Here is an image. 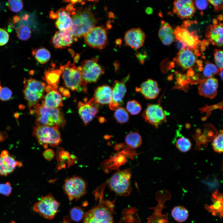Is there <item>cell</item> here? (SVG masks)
I'll list each match as a JSON object with an SVG mask.
<instances>
[{
  "label": "cell",
  "mask_w": 223,
  "mask_h": 223,
  "mask_svg": "<svg viewBox=\"0 0 223 223\" xmlns=\"http://www.w3.org/2000/svg\"><path fill=\"white\" fill-rule=\"evenodd\" d=\"M7 136V133L5 132H0V142L5 139Z\"/></svg>",
  "instance_id": "816d5d0a"
},
{
  "label": "cell",
  "mask_w": 223,
  "mask_h": 223,
  "mask_svg": "<svg viewBox=\"0 0 223 223\" xmlns=\"http://www.w3.org/2000/svg\"><path fill=\"white\" fill-rule=\"evenodd\" d=\"M12 173L5 164L2 158L0 157V175L6 176Z\"/></svg>",
  "instance_id": "bcb514c9"
},
{
  "label": "cell",
  "mask_w": 223,
  "mask_h": 223,
  "mask_svg": "<svg viewBox=\"0 0 223 223\" xmlns=\"http://www.w3.org/2000/svg\"><path fill=\"white\" fill-rule=\"evenodd\" d=\"M70 28L74 38L84 36L95 27L97 20L89 8L79 10L72 15Z\"/></svg>",
  "instance_id": "7a4b0ae2"
},
{
  "label": "cell",
  "mask_w": 223,
  "mask_h": 223,
  "mask_svg": "<svg viewBox=\"0 0 223 223\" xmlns=\"http://www.w3.org/2000/svg\"><path fill=\"white\" fill-rule=\"evenodd\" d=\"M146 37L144 32L139 28H131L128 30L124 36L126 45L135 50H137L143 45Z\"/></svg>",
  "instance_id": "2e32d148"
},
{
  "label": "cell",
  "mask_w": 223,
  "mask_h": 223,
  "mask_svg": "<svg viewBox=\"0 0 223 223\" xmlns=\"http://www.w3.org/2000/svg\"><path fill=\"white\" fill-rule=\"evenodd\" d=\"M129 75L121 81L115 80L112 88V100L109 104L110 109L115 111L123 104V99L126 92V83L129 80Z\"/></svg>",
  "instance_id": "7c38bea8"
},
{
  "label": "cell",
  "mask_w": 223,
  "mask_h": 223,
  "mask_svg": "<svg viewBox=\"0 0 223 223\" xmlns=\"http://www.w3.org/2000/svg\"><path fill=\"white\" fill-rule=\"evenodd\" d=\"M0 157L2 158L5 164L12 172L16 167H20L22 165L21 162L16 160L9 155L8 151L6 150L3 151L1 152Z\"/></svg>",
  "instance_id": "1f68e13d"
},
{
  "label": "cell",
  "mask_w": 223,
  "mask_h": 223,
  "mask_svg": "<svg viewBox=\"0 0 223 223\" xmlns=\"http://www.w3.org/2000/svg\"><path fill=\"white\" fill-rule=\"evenodd\" d=\"M18 38L22 41H27L31 37V31L30 28L26 25H21L16 30Z\"/></svg>",
  "instance_id": "d590c367"
},
{
  "label": "cell",
  "mask_w": 223,
  "mask_h": 223,
  "mask_svg": "<svg viewBox=\"0 0 223 223\" xmlns=\"http://www.w3.org/2000/svg\"><path fill=\"white\" fill-rule=\"evenodd\" d=\"M177 134L174 141L176 147L183 152L189 151L192 146L190 140L179 133Z\"/></svg>",
  "instance_id": "f546056e"
},
{
  "label": "cell",
  "mask_w": 223,
  "mask_h": 223,
  "mask_svg": "<svg viewBox=\"0 0 223 223\" xmlns=\"http://www.w3.org/2000/svg\"><path fill=\"white\" fill-rule=\"evenodd\" d=\"M94 98L99 104L104 105L110 103L112 98V88L107 85L98 87L95 90Z\"/></svg>",
  "instance_id": "cb8c5ba5"
},
{
  "label": "cell",
  "mask_w": 223,
  "mask_h": 223,
  "mask_svg": "<svg viewBox=\"0 0 223 223\" xmlns=\"http://www.w3.org/2000/svg\"><path fill=\"white\" fill-rule=\"evenodd\" d=\"M217 73L219 74L221 78V80H223V69H218Z\"/></svg>",
  "instance_id": "f5cc1de1"
},
{
  "label": "cell",
  "mask_w": 223,
  "mask_h": 223,
  "mask_svg": "<svg viewBox=\"0 0 223 223\" xmlns=\"http://www.w3.org/2000/svg\"><path fill=\"white\" fill-rule=\"evenodd\" d=\"M218 70L214 64L208 63L203 68V74L206 78L212 77L217 73Z\"/></svg>",
  "instance_id": "ab89813d"
},
{
  "label": "cell",
  "mask_w": 223,
  "mask_h": 223,
  "mask_svg": "<svg viewBox=\"0 0 223 223\" xmlns=\"http://www.w3.org/2000/svg\"><path fill=\"white\" fill-rule=\"evenodd\" d=\"M66 86L73 91H86L85 85L87 83L83 79L80 70L70 62L61 65L60 69Z\"/></svg>",
  "instance_id": "3957f363"
},
{
  "label": "cell",
  "mask_w": 223,
  "mask_h": 223,
  "mask_svg": "<svg viewBox=\"0 0 223 223\" xmlns=\"http://www.w3.org/2000/svg\"><path fill=\"white\" fill-rule=\"evenodd\" d=\"M114 116L117 121L121 124L126 123L129 119L127 111L122 107H120L115 110Z\"/></svg>",
  "instance_id": "e575fe53"
},
{
  "label": "cell",
  "mask_w": 223,
  "mask_h": 223,
  "mask_svg": "<svg viewBox=\"0 0 223 223\" xmlns=\"http://www.w3.org/2000/svg\"><path fill=\"white\" fill-rule=\"evenodd\" d=\"M135 90L140 92L147 99H155L160 91L157 82L151 79H149L143 82L140 87H136Z\"/></svg>",
  "instance_id": "d6986e66"
},
{
  "label": "cell",
  "mask_w": 223,
  "mask_h": 223,
  "mask_svg": "<svg viewBox=\"0 0 223 223\" xmlns=\"http://www.w3.org/2000/svg\"><path fill=\"white\" fill-rule=\"evenodd\" d=\"M60 203L51 194L42 197L36 202L33 209L36 212L42 215L44 218L51 220L57 213Z\"/></svg>",
  "instance_id": "8992f818"
},
{
  "label": "cell",
  "mask_w": 223,
  "mask_h": 223,
  "mask_svg": "<svg viewBox=\"0 0 223 223\" xmlns=\"http://www.w3.org/2000/svg\"><path fill=\"white\" fill-rule=\"evenodd\" d=\"M174 33L176 39L187 47L196 49L200 43L197 35L193 32H190L183 26L176 27L174 31Z\"/></svg>",
  "instance_id": "5bb4252c"
},
{
  "label": "cell",
  "mask_w": 223,
  "mask_h": 223,
  "mask_svg": "<svg viewBox=\"0 0 223 223\" xmlns=\"http://www.w3.org/2000/svg\"><path fill=\"white\" fill-rule=\"evenodd\" d=\"M171 215L176 221L182 222L188 218L189 212L185 208L182 206H177L172 209Z\"/></svg>",
  "instance_id": "4dcf8cb0"
},
{
  "label": "cell",
  "mask_w": 223,
  "mask_h": 223,
  "mask_svg": "<svg viewBox=\"0 0 223 223\" xmlns=\"http://www.w3.org/2000/svg\"><path fill=\"white\" fill-rule=\"evenodd\" d=\"M44 99L42 102L45 107L47 108H59L63 106V98L59 91L55 89L51 86L49 87L46 92Z\"/></svg>",
  "instance_id": "44dd1931"
},
{
  "label": "cell",
  "mask_w": 223,
  "mask_h": 223,
  "mask_svg": "<svg viewBox=\"0 0 223 223\" xmlns=\"http://www.w3.org/2000/svg\"><path fill=\"white\" fill-rule=\"evenodd\" d=\"M142 116L146 122L156 128L163 122L166 121L163 108L158 104H148Z\"/></svg>",
  "instance_id": "8fae6325"
},
{
  "label": "cell",
  "mask_w": 223,
  "mask_h": 223,
  "mask_svg": "<svg viewBox=\"0 0 223 223\" xmlns=\"http://www.w3.org/2000/svg\"><path fill=\"white\" fill-rule=\"evenodd\" d=\"M126 108L127 111L132 115H137L142 110L140 104L134 100L128 101L126 104Z\"/></svg>",
  "instance_id": "8d00e7d4"
},
{
  "label": "cell",
  "mask_w": 223,
  "mask_h": 223,
  "mask_svg": "<svg viewBox=\"0 0 223 223\" xmlns=\"http://www.w3.org/2000/svg\"><path fill=\"white\" fill-rule=\"evenodd\" d=\"M159 28V37L163 44L170 45L174 40L175 36L172 27L168 23L162 21Z\"/></svg>",
  "instance_id": "484cf974"
},
{
  "label": "cell",
  "mask_w": 223,
  "mask_h": 223,
  "mask_svg": "<svg viewBox=\"0 0 223 223\" xmlns=\"http://www.w3.org/2000/svg\"><path fill=\"white\" fill-rule=\"evenodd\" d=\"M83 223H113L112 211L104 205L96 206L84 213Z\"/></svg>",
  "instance_id": "ba28073f"
},
{
  "label": "cell",
  "mask_w": 223,
  "mask_h": 223,
  "mask_svg": "<svg viewBox=\"0 0 223 223\" xmlns=\"http://www.w3.org/2000/svg\"><path fill=\"white\" fill-rule=\"evenodd\" d=\"M7 6L9 9L14 12H18L23 8V3L22 0H8Z\"/></svg>",
  "instance_id": "60d3db41"
},
{
  "label": "cell",
  "mask_w": 223,
  "mask_h": 223,
  "mask_svg": "<svg viewBox=\"0 0 223 223\" xmlns=\"http://www.w3.org/2000/svg\"><path fill=\"white\" fill-rule=\"evenodd\" d=\"M223 130H222L214 139L212 142L213 148L215 151L219 153L223 152Z\"/></svg>",
  "instance_id": "74e56055"
},
{
  "label": "cell",
  "mask_w": 223,
  "mask_h": 223,
  "mask_svg": "<svg viewBox=\"0 0 223 223\" xmlns=\"http://www.w3.org/2000/svg\"><path fill=\"white\" fill-rule=\"evenodd\" d=\"M32 54L36 59L40 63L44 64L47 62L50 57V52L46 49L42 47L32 51Z\"/></svg>",
  "instance_id": "836d02e7"
},
{
  "label": "cell",
  "mask_w": 223,
  "mask_h": 223,
  "mask_svg": "<svg viewBox=\"0 0 223 223\" xmlns=\"http://www.w3.org/2000/svg\"><path fill=\"white\" fill-rule=\"evenodd\" d=\"M215 7L216 10H218L222 7L223 0H210L208 1Z\"/></svg>",
  "instance_id": "681fc988"
},
{
  "label": "cell",
  "mask_w": 223,
  "mask_h": 223,
  "mask_svg": "<svg viewBox=\"0 0 223 223\" xmlns=\"http://www.w3.org/2000/svg\"><path fill=\"white\" fill-rule=\"evenodd\" d=\"M197 49L186 47L181 49L177 54V63L183 68H190L197 61Z\"/></svg>",
  "instance_id": "9a60e30c"
},
{
  "label": "cell",
  "mask_w": 223,
  "mask_h": 223,
  "mask_svg": "<svg viewBox=\"0 0 223 223\" xmlns=\"http://www.w3.org/2000/svg\"><path fill=\"white\" fill-rule=\"evenodd\" d=\"M24 82L25 88L34 94L43 97L46 87L44 82L32 78L25 79Z\"/></svg>",
  "instance_id": "4316f807"
},
{
  "label": "cell",
  "mask_w": 223,
  "mask_h": 223,
  "mask_svg": "<svg viewBox=\"0 0 223 223\" xmlns=\"http://www.w3.org/2000/svg\"><path fill=\"white\" fill-rule=\"evenodd\" d=\"M84 36L85 43L94 48L103 49L107 43V32L103 26L94 27Z\"/></svg>",
  "instance_id": "30bf717a"
},
{
  "label": "cell",
  "mask_w": 223,
  "mask_h": 223,
  "mask_svg": "<svg viewBox=\"0 0 223 223\" xmlns=\"http://www.w3.org/2000/svg\"><path fill=\"white\" fill-rule=\"evenodd\" d=\"M59 91L62 93L64 97H69L70 93L68 90L64 89L63 87H60Z\"/></svg>",
  "instance_id": "f907efd6"
},
{
  "label": "cell",
  "mask_w": 223,
  "mask_h": 223,
  "mask_svg": "<svg viewBox=\"0 0 223 223\" xmlns=\"http://www.w3.org/2000/svg\"><path fill=\"white\" fill-rule=\"evenodd\" d=\"M43 155L44 158L48 160H51L55 156L54 152L51 149L46 150L43 152Z\"/></svg>",
  "instance_id": "c3c4849f"
},
{
  "label": "cell",
  "mask_w": 223,
  "mask_h": 223,
  "mask_svg": "<svg viewBox=\"0 0 223 223\" xmlns=\"http://www.w3.org/2000/svg\"><path fill=\"white\" fill-rule=\"evenodd\" d=\"M223 54L222 50L215 49L214 52V60L216 67L218 69H223Z\"/></svg>",
  "instance_id": "b9f144b4"
},
{
  "label": "cell",
  "mask_w": 223,
  "mask_h": 223,
  "mask_svg": "<svg viewBox=\"0 0 223 223\" xmlns=\"http://www.w3.org/2000/svg\"><path fill=\"white\" fill-rule=\"evenodd\" d=\"M30 112L36 116V125L63 127L66 123L63 112L59 108H50L37 104Z\"/></svg>",
  "instance_id": "6da1fadb"
},
{
  "label": "cell",
  "mask_w": 223,
  "mask_h": 223,
  "mask_svg": "<svg viewBox=\"0 0 223 223\" xmlns=\"http://www.w3.org/2000/svg\"><path fill=\"white\" fill-rule=\"evenodd\" d=\"M98 58L83 60L78 67L83 80L87 83L95 82L104 72V67L98 63Z\"/></svg>",
  "instance_id": "52a82bcc"
},
{
  "label": "cell",
  "mask_w": 223,
  "mask_h": 223,
  "mask_svg": "<svg viewBox=\"0 0 223 223\" xmlns=\"http://www.w3.org/2000/svg\"><path fill=\"white\" fill-rule=\"evenodd\" d=\"M57 19L55 23L56 27L59 30H65L70 28L72 19L70 14L66 9L61 8L56 13Z\"/></svg>",
  "instance_id": "d4e9b609"
},
{
  "label": "cell",
  "mask_w": 223,
  "mask_h": 223,
  "mask_svg": "<svg viewBox=\"0 0 223 223\" xmlns=\"http://www.w3.org/2000/svg\"><path fill=\"white\" fill-rule=\"evenodd\" d=\"M99 105L94 98L85 103L79 102L78 112L85 126L89 124L98 113Z\"/></svg>",
  "instance_id": "4fadbf2b"
},
{
  "label": "cell",
  "mask_w": 223,
  "mask_h": 223,
  "mask_svg": "<svg viewBox=\"0 0 223 223\" xmlns=\"http://www.w3.org/2000/svg\"><path fill=\"white\" fill-rule=\"evenodd\" d=\"M58 128L48 126L36 125L33 128L32 135L36 137L38 143L47 148L48 145L55 147L62 142Z\"/></svg>",
  "instance_id": "277c9868"
},
{
  "label": "cell",
  "mask_w": 223,
  "mask_h": 223,
  "mask_svg": "<svg viewBox=\"0 0 223 223\" xmlns=\"http://www.w3.org/2000/svg\"><path fill=\"white\" fill-rule=\"evenodd\" d=\"M12 92L11 90L7 87L2 88L0 90V99L3 101L9 100L11 97Z\"/></svg>",
  "instance_id": "7bdbcfd3"
},
{
  "label": "cell",
  "mask_w": 223,
  "mask_h": 223,
  "mask_svg": "<svg viewBox=\"0 0 223 223\" xmlns=\"http://www.w3.org/2000/svg\"><path fill=\"white\" fill-rule=\"evenodd\" d=\"M74 40L70 28L56 31L52 39V42L57 48L70 46Z\"/></svg>",
  "instance_id": "ffe728a7"
},
{
  "label": "cell",
  "mask_w": 223,
  "mask_h": 223,
  "mask_svg": "<svg viewBox=\"0 0 223 223\" xmlns=\"http://www.w3.org/2000/svg\"><path fill=\"white\" fill-rule=\"evenodd\" d=\"M195 3L196 7L200 10H204L208 7V1L206 0H196Z\"/></svg>",
  "instance_id": "7dc6e473"
},
{
  "label": "cell",
  "mask_w": 223,
  "mask_h": 223,
  "mask_svg": "<svg viewBox=\"0 0 223 223\" xmlns=\"http://www.w3.org/2000/svg\"><path fill=\"white\" fill-rule=\"evenodd\" d=\"M12 190L11 184L7 182L5 183L0 184V194L6 196H9Z\"/></svg>",
  "instance_id": "ee69618b"
},
{
  "label": "cell",
  "mask_w": 223,
  "mask_h": 223,
  "mask_svg": "<svg viewBox=\"0 0 223 223\" xmlns=\"http://www.w3.org/2000/svg\"><path fill=\"white\" fill-rule=\"evenodd\" d=\"M218 87V82L216 78H206L200 82L198 87V93L202 96L213 99L217 95Z\"/></svg>",
  "instance_id": "e0dca14e"
},
{
  "label": "cell",
  "mask_w": 223,
  "mask_h": 223,
  "mask_svg": "<svg viewBox=\"0 0 223 223\" xmlns=\"http://www.w3.org/2000/svg\"><path fill=\"white\" fill-rule=\"evenodd\" d=\"M69 213L72 220L75 221H79L83 218L84 212L83 209L78 207L72 208Z\"/></svg>",
  "instance_id": "f35d334b"
},
{
  "label": "cell",
  "mask_w": 223,
  "mask_h": 223,
  "mask_svg": "<svg viewBox=\"0 0 223 223\" xmlns=\"http://www.w3.org/2000/svg\"><path fill=\"white\" fill-rule=\"evenodd\" d=\"M63 188L71 202L74 199H79L86 193L87 185L83 179L74 176L65 180Z\"/></svg>",
  "instance_id": "9c48e42d"
},
{
  "label": "cell",
  "mask_w": 223,
  "mask_h": 223,
  "mask_svg": "<svg viewBox=\"0 0 223 223\" xmlns=\"http://www.w3.org/2000/svg\"><path fill=\"white\" fill-rule=\"evenodd\" d=\"M65 1H66V2H71L72 4H74L76 3H77V2H81L82 1H78V0H67Z\"/></svg>",
  "instance_id": "db71d44e"
},
{
  "label": "cell",
  "mask_w": 223,
  "mask_h": 223,
  "mask_svg": "<svg viewBox=\"0 0 223 223\" xmlns=\"http://www.w3.org/2000/svg\"><path fill=\"white\" fill-rule=\"evenodd\" d=\"M173 12L181 18L188 19L195 11L194 2L190 0H179L173 2Z\"/></svg>",
  "instance_id": "ac0fdd59"
},
{
  "label": "cell",
  "mask_w": 223,
  "mask_h": 223,
  "mask_svg": "<svg viewBox=\"0 0 223 223\" xmlns=\"http://www.w3.org/2000/svg\"><path fill=\"white\" fill-rule=\"evenodd\" d=\"M211 199L212 203L205 204L204 208L213 216L218 215L220 218L223 216V198L222 193L216 190L212 193Z\"/></svg>",
  "instance_id": "603a6c76"
},
{
  "label": "cell",
  "mask_w": 223,
  "mask_h": 223,
  "mask_svg": "<svg viewBox=\"0 0 223 223\" xmlns=\"http://www.w3.org/2000/svg\"><path fill=\"white\" fill-rule=\"evenodd\" d=\"M9 38V34L4 29L0 28V46L6 44Z\"/></svg>",
  "instance_id": "f6af8a7d"
},
{
  "label": "cell",
  "mask_w": 223,
  "mask_h": 223,
  "mask_svg": "<svg viewBox=\"0 0 223 223\" xmlns=\"http://www.w3.org/2000/svg\"><path fill=\"white\" fill-rule=\"evenodd\" d=\"M1 88H2V87H1V85H0V90Z\"/></svg>",
  "instance_id": "11a10c76"
},
{
  "label": "cell",
  "mask_w": 223,
  "mask_h": 223,
  "mask_svg": "<svg viewBox=\"0 0 223 223\" xmlns=\"http://www.w3.org/2000/svg\"><path fill=\"white\" fill-rule=\"evenodd\" d=\"M160 198L159 201V203L158 208V214L157 216V223H168V213L165 214H162V210L166 207L164 206L165 202L169 200L171 198L170 193L167 190H163L161 191Z\"/></svg>",
  "instance_id": "83f0119b"
},
{
  "label": "cell",
  "mask_w": 223,
  "mask_h": 223,
  "mask_svg": "<svg viewBox=\"0 0 223 223\" xmlns=\"http://www.w3.org/2000/svg\"><path fill=\"white\" fill-rule=\"evenodd\" d=\"M223 27L222 23L214 24L207 28L206 36L214 45L219 47L223 45Z\"/></svg>",
  "instance_id": "7402d4cb"
},
{
  "label": "cell",
  "mask_w": 223,
  "mask_h": 223,
  "mask_svg": "<svg viewBox=\"0 0 223 223\" xmlns=\"http://www.w3.org/2000/svg\"><path fill=\"white\" fill-rule=\"evenodd\" d=\"M61 74V72L59 69H56L54 68H49L45 71V77L46 82L55 89L58 87Z\"/></svg>",
  "instance_id": "f1b7e54d"
},
{
  "label": "cell",
  "mask_w": 223,
  "mask_h": 223,
  "mask_svg": "<svg viewBox=\"0 0 223 223\" xmlns=\"http://www.w3.org/2000/svg\"><path fill=\"white\" fill-rule=\"evenodd\" d=\"M131 174L129 170L119 171L114 173L107 181L110 188L117 195L127 196L131 190L130 185Z\"/></svg>",
  "instance_id": "5b68a950"
},
{
  "label": "cell",
  "mask_w": 223,
  "mask_h": 223,
  "mask_svg": "<svg viewBox=\"0 0 223 223\" xmlns=\"http://www.w3.org/2000/svg\"><path fill=\"white\" fill-rule=\"evenodd\" d=\"M126 144L130 147L136 149L139 147L142 143V138L138 133L133 132L128 133L125 138Z\"/></svg>",
  "instance_id": "d6a6232c"
}]
</instances>
